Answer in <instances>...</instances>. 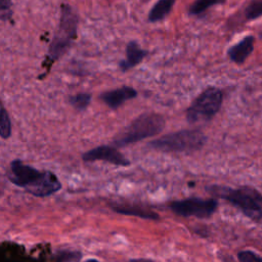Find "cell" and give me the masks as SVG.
I'll list each match as a JSON object with an SVG mask.
<instances>
[{"instance_id": "1", "label": "cell", "mask_w": 262, "mask_h": 262, "mask_svg": "<svg viewBox=\"0 0 262 262\" xmlns=\"http://www.w3.org/2000/svg\"><path fill=\"white\" fill-rule=\"evenodd\" d=\"M7 177L13 184L36 196H47L61 188V183L54 173L39 171L20 160L11 162Z\"/></svg>"}, {"instance_id": "2", "label": "cell", "mask_w": 262, "mask_h": 262, "mask_svg": "<svg viewBox=\"0 0 262 262\" xmlns=\"http://www.w3.org/2000/svg\"><path fill=\"white\" fill-rule=\"evenodd\" d=\"M78 23L79 17L71 5L62 3L60 6L58 29L49 44L47 54L42 63V68L45 69V73L41 77H45L49 73L53 63L71 48L73 41L77 37Z\"/></svg>"}, {"instance_id": "3", "label": "cell", "mask_w": 262, "mask_h": 262, "mask_svg": "<svg viewBox=\"0 0 262 262\" xmlns=\"http://www.w3.org/2000/svg\"><path fill=\"white\" fill-rule=\"evenodd\" d=\"M208 191L218 198H222L239 209L247 217L254 221L262 219V193L250 186L230 188L213 185Z\"/></svg>"}, {"instance_id": "4", "label": "cell", "mask_w": 262, "mask_h": 262, "mask_svg": "<svg viewBox=\"0 0 262 262\" xmlns=\"http://www.w3.org/2000/svg\"><path fill=\"white\" fill-rule=\"evenodd\" d=\"M165 127V119L156 113H145L134 119L114 139L116 146L122 147L136 143L147 137L158 135Z\"/></svg>"}, {"instance_id": "5", "label": "cell", "mask_w": 262, "mask_h": 262, "mask_svg": "<svg viewBox=\"0 0 262 262\" xmlns=\"http://www.w3.org/2000/svg\"><path fill=\"white\" fill-rule=\"evenodd\" d=\"M206 140L207 137L201 130L184 129L151 140L148 146L166 152H192L201 149Z\"/></svg>"}, {"instance_id": "6", "label": "cell", "mask_w": 262, "mask_h": 262, "mask_svg": "<svg viewBox=\"0 0 262 262\" xmlns=\"http://www.w3.org/2000/svg\"><path fill=\"white\" fill-rule=\"evenodd\" d=\"M223 93L220 89L210 86L206 88L186 110V120L190 124L211 120L220 110Z\"/></svg>"}, {"instance_id": "7", "label": "cell", "mask_w": 262, "mask_h": 262, "mask_svg": "<svg viewBox=\"0 0 262 262\" xmlns=\"http://www.w3.org/2000/svg\"><path fill=\"white\" fill-rule=\"evenodd\" d=\"M218 203L215 199L190 198L175 201L170 204L171 210L181 216H194L198 218H208L217 209Z\"/></svg>"}, {"instance_id": "8", "label": "cell", "mask_w": 262, "mask_h": 262, "mask_svg": "<svg viewBox=\"0 0 262 262\" xmlns=\"http://www.w3.org/2000/svg\"><path fill=\"white\" fill-rule=\"evenodd\" d=\"M84 162L104 161L117 166H129L130 161L122 155L116 147L110 145H99L92 149L87 150L82 155Z\"/></svg>"}, {"instance_id": "9", "label": "cell", "mask_w": 262, "mask_h": 262, "mask_svg": "<svg viewBox=\"0 0 262 262\" xmlns=\"http://www.w3.org/2000/svg\"><path fill=\"white\" fill-rule=\"evenodd\" d=\"M137 96V91L130 86H122L101 93L100 99L112 110H117L125 101Z\"/></svg>"}, {"instance_id": "10", "label": "cell", "mask_w": 262, "mask_h": 262, "mask_svg": "<svg viewBox=\"0 0 262 262\" xmlns=\"http://www.w3.org/2000/svg\"><path fill=\"white\" fill-rule=\"evenodd\" d=\"M255 39L253 36H246L239 42L235 43L227 50L229 59L237 64H242L254 50Z\"/></svg>"}, {"instance_id": "11", "label": "cell", "mask_w": 262, "mask_h": 262, "mask_svg": "<svg viewBox=\"0 0 262 262\" xmlns=\"http://www.w3.org/2000/svg\"><path fill=\"white\" fill-rule=\"evenodd\" d=\"M146 55L147 51L142 49L136 41H130L126 46V57L120 61L119 67L123 72L129 71L139 64Z\"/></svg>"}, {"instance_id": "12", "label": "cell", "mask_w": 262, "mask_h": 262, "mask_svg": "<svg viewBox=\"0 0 262 262\" xmlns=\"http://www.w3.org/2000/svg\"><path fill=\"white\" fill-rule=\"evenodd\" d=\"M113 210L117 213L124 214V215H132L136 217H140L143 219H150V220H156L159 219V215L155 213L151 210H148L144 207L140 206H131V205H120V206H115Z\"/></svg>"}, {"instance_id": "13", "label": "cell", "mask_w": 262, "mask_h": 262, "mask_svg": "<svg viewBox=\"0 0 262 262\" xmlns=\"http://www.w3.org/2000/svg\"><path fill=\"white\" fill-rule=\"evenodd\" d=\"M177 0H159L155 3L148 13V20L150 23L160 21L166 18L171 12L175 2Z\"/></svg>"}, {"instance_id": "14", "label": "cell", "mask_w": 262, "mask_h": 262, "mask_svg": "<svg viewBox=\"0 0 262 262\" xmlns=\"http://www.w3.org/2000/svg\"><path fill=\"white\" fill-rule=\"evenodd\" d=\"M226 0H195L188 8L190 15H199L204 13L211 6L216 4H223Z\"/></svg>"}, {"instance_id": "15", "label": "cell", "mask_w": 262, "mask_h": 262, "mask_svg": "<svg viewBox=\"0 0 262 262\" xmlns=\"http://www.w3.org/2000/svg\"><path fill=\"white\" fill-rule=\"evenodd\" d=\"M92 95L87 92H80L69 96V103L78 111H83L90 104Z\"/></svg>"}, {"instance_id": "16", "label": "cell", "mask_w": 262, "mask_h": 262, "mask_svg": "<svg viewBox=\"0 0 262 262\" xmlns=\"http://www.w3.org/2000/svg\"><path fill=\"white\" fill-rule=\"evenodd\" d=\"M247 20H254L262 16V0H252L244 11Z\"/></svg>"}, {"instance_id": "17", "label": "cell", "mask_w": 262, "mask_h": 262, "mask_svg": "<svg viewBox=\"0 0 262 262\" xmlns=\"http://www.w3.org/2000/svg\"><path fill=\"white\" fill-rule=\"evenodd\" d=\"M0 134L3 139H7L11 135V121L6 108L1 106L0 114Z\"/></svg>"}, {"instance_id": "18", "label": "cell", "mask_w": 262, "mask_h": 262, "mask_svg": "<svg viewBox=\"0 0 262 262\" xmlns=\"http://www.w3.org/2000/svg\"><path fill=\"white\" fill-rule=\"evenodd\" d=\"M237 259L239 262H262V257L250 250L238 252Z\"/></svg>"}, {"instance_id": "19", "label": "cell", "mask_w": 262, "mask_h": 262, "mask_svg": "<svg viewBox=\"0 0 262 262\" xmlns=\"http://www.w3.org/2000/svg\"><path fill=\"white\" fill-rule=\"evenodd\" d=\"M12 0H0V12H1V19L11 20L12 16Z\"/></svg>"}, {"instance_id": "20", "label": "cell", "mask_w": 262, "mask_h": 262, "mask_svg": "<svg viewBox=\"0 0 262 262\" xmlns=\"http://www.w3.org/2000/svg\"><path fill=\"white\" fill-rule=\"evenodd\" d=\"M129 262H152L151 260H148V259H132L130 260Z\"/></svg>"}, {"instance_id": "21", "label": "cell", "mask_w": 262, "mask_h": 262, "mask_svg": "<svg viewBox=\"0 0 262 262\" xmlns=\"http://www.w3.org/2000/svg\"><path fill=\"white\" fill-rule=\"evenodd\" d=\"M85 262H99V261H97L96 259H88V260H86Z\"/></svg>"}]
</instances>
